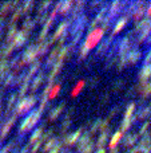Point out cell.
<instances>
[{"label": "cell", "instance_id": "24", "mask_svg": "<svg viewBox=\"0 0 151 153\" xmlns=\"http://www.w3.org/2000/svg\"><path fill=\"white\" fill-rule=\"evenodd\" d=\"M131 126H133V124H131V118H123L122 124H120V126H119V132L126 133Z\"/></svg>", "mask_w": 151, "mask_h": 153}, {"label": "cell", "instance_id": "21", "mask_svg": "<svg viewBox=\"0 0 151 153\" xmlns=\"http://www.w3.org/2000/svg\"><path fill=\"white\" fill-rule=\"evenodd\" d=\"M125 85H126V79L117 78V79H114V81H112L111 86H112V90H114V91H119L120 89H123V86H125Z\"/></svg>", "mask_w": 151, "mask_h": 153}, {"label": "cell", "instance_id": "6", "mask_svg": "<svg viewBox=\"0 0 151 153\" xmlns=\"http://www.w3.org/2000/svg\"><path fill=\"white\" fill-rule=\"evenodd\" d=\"M138 138H139L138 133H127L122 140V146L123 148H133L138 143Z\"/></svg>", "mask_w": 151, "mask_h": 153}, {"label": "cell", "instance_id": "4", "mask_svg": "<svg viewBox=\"0 0 151 153\" xmlns=\"http://www.w3.org/2000/svg\"><path fill=\"white\" fill-rule=\"evenodd\" d=\"M84 125H82L80 128H78L75 132H72V133H68V134H66L63 138H62V143H63V146L66 145V146H72V145H75V144L78 143V140H79V137L82 136V133L84 132Z\"/></svg>", "mask_w": 151, "mask_h": 153}, {"label": "cell", "instance_id": "27", "mask_svg": "<svg viewBox=\"0 0 151 153\" xmlns=\"http://www.w3.org/2000/svg\"><path fill=\"white\" fill-rule=\"evenodd\" d=\"M150 124L151 122L149 120H146V121L143 122V124L141 125V128H139V132H138V136H144L149 133V128H150Z\"/></svg>", "mask_w": 151, "mask_h": 153}, {"label": "cell", "instance_id": "38", "mask_svg": "<svg viewBox=\"0 0 151 153\" xmlns=\"http://www.w3.org/2000/svg\"><path fill=\"white\" fill-rule=\"evenodd\" d=\"M52 134H54V128H51V129L48 130V132L44 134V137H43V140H47V138H48V137H51V136H52ZM43 140H42V141H43Z\"/></svg>", "mask_w": 151, "mask_h": 153}, {"label": "cell", "instance_id": "23", "mask_svg": "<svg viewBox=\"0 0 151 153\" xmlns=\"http://www.w3.org/2000/svg\"><path fill=\"white\" fill-rule=\"evenodd\" d=\"M88 54H90V50H87V48H86L83 45H80L79 51H78V62L84 61V59L88 56Z\"/></svg>", "mask_w": 151, "mask_h": 153}, {"label": "cell", "instance_id": "18", "mask_svg": "<svg viewBox=\"0 0 151 153\" xmlns=\"http://www.w3.org/2000/svg\"><path fill=\"white\" fill-rule=\"evenodd\" d=\"M122 138H123V133H120L119 130H118V132H115L114 134H112V137L110 138V141H108V146H110V149L117 148L118 144L120 143V140H122Z\"/></svg>", "mask_w": 151, "mask_h": 153}, {"label": "cell", "instance_id": "30", "mask_svg": "<svg viewBox=\"0 0 151 153\" xmlns=\"http://www.w3.org/2000/svg\"><path fill=\"white\" fill-rule=\"evenodd\" d=\"M99 82H100V79H99V76L94 75V76H91V78L88 79V86H90L91 89H95V87L99 85Z\"/></svg>", "mask_w": 151, "mask_h": 153}, {"label": "cell", "instance_id": "15", "mask_svg": "<svg viewBox=\"0 0 151 153\" xmlns=\"http://www.w3.org/2000/svg\"><path fill=\"white\" fill-rule=\"evenodd\" d=\"M91 138H92V136L88 133V130H86V132H83L82 133V136L79 137V140H78V143H76V145H78V148L76 149H79V148H83L84 145H87V144H90L91 141Z\"/></svg>", "mask_w": 151, "mask_h": 153}, {"label": "cell", "instance_id": "1", "mask_svg": "<svg viewBox=\"0 0 151 153\" xmlns=\"http://www.w3.org/2000/svg\"><path fill=\"white\" fill-rule=\"evenodd\" d=\"M88 22H90L88 13H86V12L80 13V15L74 20V23L71 24V27L68 28V31L67 32H68L70 35H72V36L76 35V34H79V32H83L86 27L88 26Z\"/></svg>", "mask_w": 151, "mask_h": 153}, {"label": "cell", "instance_id": "36", "mask_svg": "<svg viewBox=\"0 0 151 153\" xmlns=\"http://www.w3.org/2000/svg\"><path fill=\"white\" fill-rule=\"evenodd\" d=\"M95 61H96V58L95 56H90V59H87V62H86V69H90V67H92L94 66V63H95Z\"/></svg>", "mask_w": 151, "mask_h": 153}, {"label": "cell", "instance_id": "26", "mask_svg": "<svg viewBox=\"0 0 151 153\" xmlns=\"http://www.w3.org/2000/svg\"><path fill=\"white\" fill-rule=\"evenodd\" d=\"M84 85H86V82L83 81V79H82V81H79V82H78V83H76V86H75V89L71 91V97H76V95L79 94V93L83 90V87H84Z\"/></svg>", "mask_w": 151, "mask_h": 153}, {"label": "cell", "instance_id": "20", "mask_svg": "<svg viewBox=\"0 0 151 153\" xmlns=\"http://www.w3.org/2000/svg\"><path fill=\"white\" fill-rule=\"evenodd\" d=\"M100 124H102V118H96L95 121H92L91 125H90V130H88V133H90L91 136H94L95 133H98L99 128H100Z\"/></svg>", "mask_w": 151, "mask_h": 153}, {"label": "cell", "instance_id": "34", "mask_svg": "<svg viewBox=\"0 0 151 153\" xmlns=\"http://www.w3.org/2000/svg\"><path fill=\"white\" fill-rule=\"evenodd\" d=\"M110 101V93H103V95H102V98H100V102H99V105L100 106H103V105H106L107 102Z\"/></svg>", "mask_w": 151, "mask_h": 153}, {"label": "cell", "instance_id": "25", "mask_svg": "<svg viewBox=\"0 0 151 153\" xmlns=\"http://www.w3.org/2000/svg\"><path fill=\"white\" fill-rule=\"evenodd\" d=\"M94 149H95V143H94V141H91L90 144L84 145L83 148L76 149V151H78V153H92Z\"/></svg>", "mask_w": 151, "mask_h": 153}, {"label": "cell", "instance_id": "35", "mask_svg": "<svg viewBox=\"0 0 151 153\" xmlns=\"http://www.w3.org/2000/svg\"><path fill=\"white\" fill-rule=\"evenodd\" d=\"M134 94H136V90H135V86H133V87H130V89L127 90V93L125 94V98L126 100H128V98H131V95H134Z\"/></svg>", "mask_w": 151, "mask_h": 153}, {"label": "cell", "instance_id": "7", "mask_svg": "<svg viewBox=\"0 0 151 153\" xmlns=\"http://www.w3.org/2000/svg\"><path fill=\"white\" fill-rule=\"evenodd\" d=\"M127 23H128V18L127 16H119V18L117 19V22H115V24H114V30H112V36H115V35H118L120 31H122L123 28H125L126 26H127Z\"/></svg>", "mask_w": 151, "mask_h": 153}, {"label": "cell", "instance_id": "10", "mask_svg": "<svg viewBox=\"0 0 151 153\" xmlns=\"http://www.w3.org/2000/svg\"><path fill=\"white\" fill-rule=\"evenodd\" d=\"M68 24H67V22H66V19H64V20H62L60 23L58 24V28H56V31H55V34H54V36H52V40L54 42H55L56 39H60L62 36H63L64 34H66L67 31H68Z\"/></svg>", "mask_w": 151, "mask_h": 153}, {"label": "cell", "instance_id": "43", "mask_svg": "<svg viewBox=\"0 0 151 153\" xmlns=\"http://www.w3.org/2000/svg\"><path fill=\"white\" fill-rule=\"evenodd\" d=\"M119 152H120V149L118 148V146H117V148H112V149H110V151H108V153H119Z\"/></svg>", "mask_w": 151, "mask_h": 153}, {"label": "cell", "instance_id": "29", "mask_svg": "<svg viewBox=\"0 0 151 153\" xmlns=\"http://www.w3.org/2000/svg\"><path fill=\"white\" fill-rule=\"evenodd\" d=\"M110 130V121L108 120H102V124H100V128H99V132L100 133H104V132H108Z\"/></svg>", "mask_w": 151, "mask_h": 153}, {"label": "cell", "instance_id": "39", "mask_svg": "<svg viewBox=\"0 0 151 153\" xmlns=\"http://www.w3.org/2000/svg\"><path fill=\"white\" fill-rule=\"evenodd\" d=\"M42 81H43V74H40L39 76H37V79H36V81H35V83H34L35 86H34V87H37V85H39Z\"/></svg>", "mask_w": 151, "mask_h": 153}, {"label": "cell", "instance_id": "16", "mask_svg": "<svg viewBox=\"0 0 151 153\" xmlns=\"http://www.w3.org/2000/svg\"><path fill=\"white\" fill-rule=\"evenodd\" d=\"M72 5H74V1H72V0L62 1V5H60V8H59V13H60L62 16H67L70 13V11H71Z\"/></svg>", "mask_w": 151, "mask_h": 153}, {"label": "cell", "instance_id": "11", "mask_svg": "<svg viewBox=\"0 0 151 153\" xmlns=\"http://www.w3.org/2000/svg\"><path fill=\"white\" fill-rule=\"evenodd\" d=\"M151 78V63L149 65H143L142 69L138 73V79L139 82H147Z\"/></svg>", "mask_w": 151, "mask_h": 153}, {"label": "cell", "instance_id": "46", "mask_svg": "<svg viewBox=\"0 0 151 153\" xmlns=\"http://www.w3.org/2000/svg\"><path fill=\"white\" fill-rule=\"evenodd\" d=\"M123 153H127V151H126V152H123Z\"/></svg>", "mask_w": 151, "mask_h": 153}, {"label": "cell", "instance_id": "2", "mask_svg": "<svg viewBox=\"0 0 151 153\" xmlns=\"http://www.w3.org/2000/svg\"><path fill=\"white\" fill-rule=\"evenodd\" d=\"M103 36H104V32L98 27V28H95L94 31L88 32L84 42H83L82 45L84 46L87 50H92V48H95L96 46H98V43L103 39Z\"/></svg>", "mask_w": 151, "mask_h": 153}, {"label": "cell", "instance_id": "14", "mask_svg": "<svg viewBox=\"0 0 151 153\" xmlns=\"http://www.w3.org/2000/svg\"><path fill=\"white\" fill-rule=\"evenodd\" d=\"M63 65H64V62H62V61H58L55 65H54L52 71H51L50 76H48V85H52V82H54V79H55V76L62 71V69H63Z\"/></svg>", "mask_w": 151, "mask_h": 153}, {"label": "cell", "instance_id": "31", "mask_svg": "<svg viewBox=\"0 0 151 153\" xmlns=\"http://www.w3.org/2000/svg\"><path fill=\"white\" fill-rule=\"evenodd\" d=\"M119 110H120V105H115L114 108L111 109V111L108 113V117H107V120H108V121H111V118L117 116V114L119 113Z\"/></svg>", "mask_w": 151, "mask_h": 153}, {"label": "cell", "instance_id": "17", "mask_svg": "<svg viewBox=\"0 0 151 153\" xmlns=\"http://www.w3.org/2000/svg\"><path fill=\"white\" fill-rule=\"evenodd\" d=\"M110 140V132H104V133H100V136L98 137V140H96L95 145L98 146L99 149H103L104 145H106L107 143H108Z\"/></svg>", "mask_w": 151, "mask_h": 153}, {"label": "cell", "instance_id": "8", "mask_svg": "<svg viewBox=\"0 0 151 153\" xmlns=\"http://www.w3.org/2000/svg\"><path fill=\"white\" fill-rule=\"evenodd\" d=\"M134 116L136 117V121H146L147 118L151 116V102L147 103L146 106H143V108H141L136 113H134Z\"/></svg>", "mask_w": 151, "mask_h": 153}, {"label": "cell", "instance_id": "28", "mask_svg": "<svg viewBox=\"0 0 151 153\" xmlns=\"http://www.w3.org/2000/svg\"><path fill=\"white\" fill-rule=\"evenodd\" d=\"M62 138L60 137H54V138H51L50 141H48L47 144H45V146H44V152H47V151H51V149L54 148V146L56 145V144L60 141Z\"/></svg>", "mask_w": 151, "mask_h": 153}, {"label": "cell", "instance_id": "5", "mask_svg": "<svg viewBox=\"0 0 151 153\" xmlns=\"http://www.w3.org/2000/svg\"><path fill=\"white\" fill-rule=\"evenodd\" d=\"M127 65H136L142 58V51L138 47H131V50L127 53Z\"/></svg>", "mask_w": 151, "mask_h": 153}, {"label": "cell", "instance_id": "37", "mask_svg": "<svg viewBox=\"0 0 151 153\" xmlns=\"http://www.w3.org/2000/svg\"><path fill=\"white\" fill-rule=\"evenodd\" d=\"M104 3L103 1H91L90 3V8H95V7H102Z\"/></svg>", "mask_w": 151, "mask_h": 153}, {"label": "cell", "instance_id": "45", "mask_svg": "<svg viewBox=\"0 0 151 153\" xmlns=\"http://www.w3.org/2000/svg\"><path fill=\"white\" fill-rule=\"evenodd\" d=\"M96 153H106V149H98V151H96Z\"/></svg>", "mask_w": 151, "mask_h": 153}, {"label": "cell", "instance_id": "41", "mask_svg": "<svg viewBox=\"0 0 151 153\" xmlns=\"http://www.w3.org/2000/svg\"><path fill=\"white\" fill-rule=\"evenodd\" d=\"M47 34H48V30H44V28H43L42 34H40V39H43V38H45V36H47Z\"/></svg>", "mask_w": 151, "mask_h": 153}, {"label": "cell", "instance_id": "42", "mask_svg": "<svg viewBox=\"0 0 151 153\" xmlns=\"http://www.w3.org/2000/svg\"><path fill=\"white\" fill-rule=\"evenodd\" d=\"M40 133H42V128H39V129L36 130V133H35V134H34V137H32V140H35V138H36V137H39V136H40Z\"/></svg>", "mask_w": 151, "mask_h": 153}, {"label": "cell", "instance_id": "44", "mask_svg": "<svg viewBox=\"0 0 151 153\" xmlns=\"http://www.w3.org/2000/svg\"><path fill=\"white\" fill-rule=\"evenodd\" d=\"M51 4H52V3H51V1H45V3H43L42 8H48V7H50Z\"/></svg>", "mask_w": 151, "mask_h": 153}, {"label": "cell", "instance_id": "40", "mask_svg": "<svg viewBox=\"0 0 151 153\" xmlns=\"http://www.w3.org/2000/svg\"><path fill=\"white\" fill-rule=\"evenodd\" d=\"M144 45H146L147 47H151V32H150L149 36H147V39L144 40Z\"/></svg>", "mask_w": 151, "mask_h": 153}, {"label": "cell", "instance_id": "13", "mask_svg": "<svg viewBox=\"0 0 151 153\" xmlns=\"http://www.w3.org/2000/svg\"><path fill=\"white\" fill-rule=\"evenodd\" d=\"M64 108H66V101H62L58 106H55V109H54V110L50 113V120H51V121H56V120L59 118V116L63 113Z\"/></svg>", "mask_w": 151, "mask_h": 153}, {"label": "cell", "instance_id": "19", "mask_svg": "<svg viewBox=\"0 0 151 153\" xmlns=\"http://www.w3.org/2000/svg\"><path fill=\"white\" fill-rule=\"evenodd\" d=\"M127 54H122V55H118V61H117V70L118 71H122L123 69L127 65Z\"/></svg>", "mask_w": 151, "mask_h": 153}, {"label": "cell", "instance_id": "33", "mask_svg": "<svg viewBox=\"0 0 151 153\" xmlns=\"http://www.w3.org/2000/svg\"><path fill=\"white\" fill-rule=\"evenodd\" d=\"M151 63V47L147 48L146 54H144V58H143V65H149Z\"/></svg>", "mask_w": 151, "mask_h": 153}, {"label": "cell", "instance_id": "3", "mask_svg": "<svg viewBox=\"0 0 151 153\" xmlns=\"http://www.w3.org/2000/svg\"><path fill=\"white\" fill-rule=\"evenodd\" d=\"M114 39H115V36H112V35H108V36L103 38V39L99 42L100 45L98 46V48H96V51H95V58L96 59L102 58V56H104L107 53H108V50H110V47H111Z\"/></svg>", "mask_w": 151, "mask_h": 153}, {"label": "cell", "instance_id": "32", "mask_svg": "<svg viewBox=\"0 0 151 153\" xmlns=\"http://www.w3.org/2000/svg\"><path fill=\"white\" fill-rule=\"evenodd\" d=\"M60 89H62V83H60V82H58V83H56L55 86H54V90L51 91V94H50V98H51V100L56 97V94H58V93L60 91Z\"/></svg>", "mask_w": 151, "mask_h": 153}, {"label": "cell", "instance_id": "12", "mask_svg": "<svg viewBox=\"0 0 151 153\" xmlns=\"http://www.w3.org/2000/svg\"><path fill=\"white\" fill-rule=\"evenodd\" d=\"M147 5H149V3H147V1H143L138 8H136V11L134 12V15H133V19H134V20H135V22H139L141 19H143V16L146 15Z\"/></svg>", "mask_w": 151, "mask_h": 153}, {"label": "cell", "instance_id": "9", "mask_svg": "<svg viewBox=\"0 0 151 153\" xmlns=\"http://www.w3.org/2000/svg\"><path fill=\"white\" fill-rule=\"evenodd\" d=\"M71 125H72V117H70V116H64L63 122L60 124V128H59V134H58V137L63 138L64 136L67 134V132L70 130Z\"/></svg>", "mask_w": 151, "mask_h": 153}, {"label": "cell", "instance_id": "22", "mask_svg": "<svg viewBox=\"0 0 151 153\" xmlns=\"http://www.w3.org/2000/svg\"><path fill=\"white\" fill-rule=\"evenodd\" d=\"M135 108H136V103L135 102H130L127 106H126V110H125V117L123 118H131L133 114L135 113Z\"/></svg>", "mask_w": 151, "mask_h": 153}]
</instances>
